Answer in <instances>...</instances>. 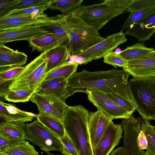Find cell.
Instances as JSON below:
<instances>
[{
    "instance_id": "cell-1",
    "label": "cell",
    "mask_w": 155,
    "mask_h": 155,
    "mask_svg": "<svg viewBox=\"0 0 155 155\" xmlns=\"http://www.w3.org/2000/svg\"><path fill=\"white\" fill-rule=\"evenodd\" d=\"M129 73L123 69L90 71L84 69L76 72L68 80L62 100L65 101L75 92L90 91L115 94L131 100L127 89Z\"/></svg>"
},
{
    "instance_id": "cell-29",
    "label": "cell",
    "mask_w": 155,
    "mask_h": 155,
    "mask_svg": "<svg viewBox=\"0 0 155 155\" xmlns=\"http://www.w3.org/2000/svg\"><path fill=\"white\" fill-rule=\"evenodd\" d=\"M50 0H17L11 5L0 10V18L13 11L48 3Z\"/></svg>"
},
{
    "instance_id": "cell-37",
    "label": "cell",
    "mask_w": 155,
    "mask_h": 155,
    "mask_svg": "<svg viewBox=\"0 0 155 155\" xmlns=\"http://www.w3.org/2000/svg\"><path fill=\"white\" fill-rule=\"evenodd\" d=\"M25 66L9 67L0 68V78L14 80L24 70Z\"/></svg>"
},
{
    "instance_id": "cell-23",
    "label": "cell",
    "mask_w": 155,
    "mask_h": 155,
    "mask_svg": "<svg viewBox=\"0 0 155 155\" xmlns=\"http://www.w3.org/2000/svg\"><path fill=\"white\" fill-rule=\"evenodd\" d=\"M25 124L13 122L0 124V135L12 140H26Z\"/></svg>"
},
{
    "instance_id": "cell-9",
    "label": "cell",
    "mask_w": 155,
    "mask_h": 155,
    "mask_svg": "<svg viewBox=\"0 0 155 155\" xmlns=\"http://www.w3.org/2000/svg\"><path fill=\"white\" fill-rule=\"evenodd\" d=\"M127 40L125 34L120 31L107 36L101 41L76 55L84 58L90 62L104 57Z\"/></svg>"
},
{
    "instance_id": "cell-15",
    "label": "cell",
    "mask_w": 155,
    "mask_h": 155,
    "mask_svg": "<svg viewBox=\"0 0 155 155\" xmlns=\"http://www.w3.org/2000/svg\"><path fill=\"white\" fill-rule=\"evenodd\" d=\"M111 121L99 109L90 113L88 127L92 149L97 146Z\"/></svg>"
},
{
    "instance_id": "cell-43",
    "label": "cell",
    "mask_w": 155,
    "mask_h": 155,
    "mask_svg": "<svg viewBox=\"0 0 155 155\" xmlns=\"http://www.w3.org/2000/svg\"><path fill=\"white\" fill-rule=\"evenodd\" d=\"M24 140L18 141L12 140L0 135V148H1L10 144L19 143Z\"/></svg>"
},
{
    "instance_id": "cell-34",
    "label": "cell",
    "mask_w": 155,
    "mask_h": 155,
    "mask_svg": "<svg viewBox=\"0 0 155 155\" xmlns=\"http://www.w3.org/2000/svg\"><path fill=\"white\" fill-rule=\"evenodd\" d=\"M49 2L45 4L33 6L22 10L10 12L3 17L17 15H42L45 14L44 12V11L49 8Z\"/></svg>"
},
{
    "instance_id": "cell-5",
    "label": "cell",
    "mask_w": 155,
    "mask_h": 155,
    "mask_svg": "<svg viewBox=\"0 0 155 155\" xmlns=\"http://www.w3.org/2000/svg\"><path fill=\"white\" fill-rule=\"evenodd\" d=\"M47 60L45 53L40 55L27 65L10 85V90H28L33 94L46 75Z\"/></svg>"
},
{
    "instance_id": "cell-3",
    "label": "cell",
    "mask_w": 155,
    "mask_h": 155,
    "mask_svg": "<svg viewBox=\"0 0 155 155\" xmlns=\"http://www.w3.org/2000/svg\"><path fill=\"white\" fill-rule=\"evenodd\" d=\"M90 113L83 106H68L62 120L66 134L79 155H94L88 127Z\"/></svg>"
},
{
    "instance_id": "cell-6",
    "label": "cell",
    "mask_w": 155,
    "mask_h": 155,
    "mask_svg": "<svg viewBox=\"0 0 155 155\" xmlns=\"http://www.w3.org/2000/svg\"><path fill=\"white\" fill-rule=\"evenodd\" d=\"M72 10L84 22L97 31L124 12L109 5L104 1L98 4L81 5Z\"/></svg>"
},
{
    "instance_id": "cell-26",
    "label": "cell",
    "mask_w": 155,
    "mask_h": 155,
    "mask_svg": "<svg viewBox=\"0 0 155 155\" xmlns=\"http://www.w3.org/2000/svg\"><path fill=\"white\" fill-rule=\"evenodd\" d=\"M37 119L44 126L59 138L66 134L64 128L62 121L47 114L39 112Z\"/></svg>"
},
{
    "instance_id": "cell-14",
    "label": "cell",
    "mask_w": 155,
    "mask_h": 155,
    "mask_svg": "<svg viewBox=\"0 0 155 155\" xmlns=\"http://www.w3.org/2000/svg\"><path fill=\"white\" fill-rule=\"evenodd\" d=\"M38 24L0 31V44L18 40H25L28 41L33 38L48 33L40 28Z\"/></svg>"
},
{
    "instance_id": "cell-21",
    "label": "cell",
    "mask_w": 155,
    "mask_h": 155,
    "mask_svg": "<svg viewBox=\"0 0 155 155\" xmlns=\"http://www.w3.org/2000/svg\"><path fill=\"white\" fill-rule=\"evenodd\" d=\"M32 50L45 53L61 45L57 36L52 33H48L33 38L28 41Z\"/></svg>"
},
{
    "instance_id": "cell-36",
    "label": "cell",
    "mask_w": 155,
    "mask_h": 155,
    "mask_svg": "<svg viewBox=\"0 0 155 155\" xmlns=\"http://www.w3.org/2000/svg\"><path fill=\"white\" fill-rule=\"evenodd\" d=\"M104 94L117 104L126 109L131 114L136 110L131 100L115 94Z\"/></svg>"
},
{
    "instance_id": "cell-10",
    "label": "cell",
    "mask_w": 155,
    "mask_h": 155,
    "mask_svg": "<svg viewBox=\"0 0 155 155\" xmlns=\"http://www.w3.org/2000/svg\"><path fill=\"white\" fill-rule=\"evenodd\" d=\"M86 94L88 100L93 105L112 120L127 118L132 115L102 92L93 91Z\"/></svg>"
},
{
    "instance_id": "cell-39",
    "label": "cell",
    "mask_w": 155,
    "mask_h": 155,
    "mask_svg": "<svg viewBox=\"0 0 155 155\" xmlns=\"http://www.w3.org/2000/svg\"><path fill=\"white\" fill-rule=\"evenodd\" d=\"M59 138L64 147L62 153L66 155H79L72 141L66 134Z\"/></svg>"
},
{
    "instance_id": "cell-32",
    "label": "cell",
    "mask_w": 155,
    "mask_h": 155,
    "mask_svg": "<svg viewBox=\"0 0 155 155\" xmlns=\"http://www.w3.org/2000/svg\"><path fill=\"white\" fill-rule=\"evenodd\" d=\"M155 12V4L144 9L130 12L123 24L121 31L128 29L132 24L147 17Z\"/></svg>"
},
{
    "instance_id": "cell-24",
    "label": "cell",
    "mask_w": 155,
    "mask_h": 155,
    "mask_svg": "<svg viewBox=\"0 0 155 155\" xmlns=\"http://www.w3.org/2000/svg\"><path fill=\"white\" fill-rule=\"evenodd\" d=\"M0 155H39L35 147L28 141H22L0 148Z\"/></svg>"
},
{
    "instance_id": "cell-8",
    "label": "cell",
    "mask_w": 155,
    "mask_h": 155,
    "mask_svg": "<svg viewBox=\"0 0 155 155\" xmlns=\"http://www.w3.org/2000/svg\"><path fill=\"white\" fill-rule=\"evenodd\" d=\"M143 122L142 117L135 118L131 115L122 120L121 125L124 132L123 155H146L144 150L139 148L137 141Z\"/></svg>"
},
{
    "instance_id": "cell-41",
    "label": "cell",
    "mask_w": 155,
    "mask_h": 155,
    "mask_svg": "<svg viewBox=\"0 0 155 155\" xmlns=\"http://www.w3.org/2000/svg\"><path fill=\"white\" fill-rule=\"evenodd\" d=\"M14 80H6L0 78V97L3 98L6 93L9 90L10 85Z\"/></svg>"
},
{
    "instance_id": "cell-7",
    "label": "cell",
    "mask_w": 155,
    "mask_h": 155,
    "mask_svg": "<svg viewBox=\"0 0 155 155\" xmlns=\"http://www.w3.org/2000/svg\"><path fill=\"white\" fill-rule=\"evenodd\" d=\"M27 140L38 147L47 154L57 151L62 153L64 147L59 138L37 119L25 124Z\"/></svg>"
},
{
    "instance_id": "cell-33",
    "label": "cell",
    "mask_w": 155,
    "mask_h": 155,
    "mask_svg": "<svg viewBox=\"0 0 155 155\" xmlns=\"http://www.w3.org/2000/svg\"><path fill=\"white\" fill-rule=\"evenodd\" d=\"M33 93L27 90H10L6 93L4 98L9 102H24L28 101Z\"/></svg>"
},
{
    "instance_id": "cell-42",
    "label": "cell",
    "mask_w": 155,
    "mask_h": 155,
    "mask_svg": "<svg viewBox=\"0 0 155 155\" xmlns=\"http://www.w3.org/2000/svg\"><path fill=\"white\" fill-rule=\"evenodd\" d=\"M137 141L139 148L141 150L147 149V141L146 136L141 129L139 132L137 137Z\"/></svg>"
},
{
    "instance_id": "cell-31",
    "label": "cell",
    "mask_w": 155,
    "mask_h": 155,
    "mask_svg": "<svg viewBox=\"0 0 155 155\" xmlns=\"http://www.w3.org/2000/svg\"><path fill=\"white\" fill-rule=\"evenodd\" d=\"M141 129L145 134L147 141L146 155H155V130L149 120L143 119Z\"/></svg>"
},
{
    "instance_id": "cell-47",
    "label": "cell",
    "mask_w": 155,
    "mask_h": 155,
    "mask_svg": "<svg viewBox=\"0 0 155 155\" xmlns=\"http://www.w3.org/2000/svg\"><path fill=\"white\" fill-rule=\"evenodd\" d=\"M47 155H66L65 154H64L62 153H61L60 154H54L52 153H47Z\"/></svg>"
},
{
    "instance_id": "cell-20",
    "label": "cell",
    "mask_w": 155,
    "mask_h": 155,
    "mask_svg": "<svg viewBox=\"0 0 155 155\" xmlns=\"http://www.w3.org/2000/svg\"><path fill=\"white\" fill-rule=\"evenodd\" d=\"M68 81V80L64 78L43 81L35 93L51 95L62 100L66 91Z\"/></svg>"
},
{
    "instance_id": "cell-17",
    "label": "cell",
    "mask_w": 155,
    "mask_h": 155,
    "mask_svg": "<svg viewBox=\"0 0 155 155\" xmlns=\"http://www.w3.org/2000/svg\"><path fill=\"white\" fill-rule=\"evenodd\" d=\"M155 33V12L131 25L124 34L145 41L150 39Z\"/></svg>"
},
{
    "instance_id": "cell-19",
    "label": "cell",
    "mask_w": 155,
    "mask_h": 155,
    "mask_svg": "<svg viewBox=\"0 0 155 155\" xmlns=\"http://www.w3.org/2000/svg\"><path fill=\"white\" fill-rule=\"evenodd\" d=\"M71 52L68 46L59 45L45 52L47 60L46 73L68 62Z\"/></svg>"
},
{
    "instance_id": "cell-27",
    "label": "cell",
    "mask_w": 155,
    "mask_h": 155,
    "mask_svg": "<svg viewBox=\"0 0 155 155\" xmlns=\"http://www.w3.org/2000/svg\"><path fill=\"white\" fill-rule=\"evenodd\" d=\"M78 64L68 61L49 72L44 81L64 78L67 80L76 72Z\"/></svg>"
},
{
    "instance_id": "cell-11",
    "label": "cell",
    "mask_w": 155,
    "mask_h": 155,
    "mask_svg": "<svg viewBox=\"0 0 155 155\" xmlns=\"http://www.w3.org/2000/svg\"><path fill=\"white\" fill-rule=\"evenodd\" d=\"M30 100L37 105L39 112L53 117L62 122L68 106L65 101L50 95L34 93Z\"/></svg>"
},
{
    "instance_id": "cell-16",
    "label": "cell",
    "mask_w": 155,
    "mask_h": 155,
    "mask_svg": "<svg viewBox=\"0 0 155 155\" xmlns=\"http://www.w3.org/2000/svg\"><path fill=\"white\" fill-rule=\"evenodd\" d=\"M37 114L18 109L15 105L0 101V124L31 121Z\"/></svg>"
},
{
    "instance_id": "cell-40",
    "label": "cell",
    "mask_w": 155,
    "mask_h": 155,
    "mask_svg": "<svg viewBox=\"0 0 155 155\" xmlns=\"http://www.w3.org/2000/svg\"><path fill=\"white\" fill-rule=\"evenodd\" d=\"M104 1L109 5L125 12L128 9L132 0H105Z\"/></svg>"
},
{
    "instance_id": "cell-45",
    "label": "cell",
    "mask_w": 155,
    "mask_h": 155,
    "mask_svg": "<svg viewBox=\"0 0 155 155\" xmlns=\"http://www.w3.org/2000/svg\"><path fill=\"white\" fill-rule=\"evenodd\" d=\"M17 0H1L0 1V10L11 5Z\"/></svg>"
},
{
    "instance_id": "cell-28",
    "label": "cell",
    "mask_w": 155,
    "mask_h": 155,
    "mask_svg": "<svg viewBox=\"0 0 155 155\" xmlns=\"http://www.w3.org/2000/svg\"><path fill=\"white\" fill-rule=\"evenodd\" d=\"M154 50L153 48L146 47L143 43L138 42L127 47L120 54L128 61L137 58Z\"/></svg>"
},
{
    "instance_id": "cell-25",
    "label": "cell",
    "mask_w": 155,
    "mask_h": 155,
    "mask_svg": "<svg viewBox=\"0 0 155 155\" xmlns=\"http://www.w3.org/2000/svg\"><path fill=\"white\" fill-rule=\"evenodd\" d=\"M27 58L25 53L12 49L8 51L0 53V68L21 66L26 64Z\"/></svg>"
},
{
    "instance_id": "cell-38",
    "label": "cell",
    "mask_w": 155,
    "mask_h": 155,
    "mask_svg": "<svg viewBox=\"0 0 155 155\" xmlns=\"http://www.w3.org/2000/svg\"><path fill=\"white\" fill-rule=\"evenodd\" d=\"M155 4V0H132L127 11L130 12L140 11Z\"/></svg>"
},
{
    "instance_id": "cell-4",
    "label": "cell",
    "mask_w": 155,
    "mask_h": 155,
    "mask_svg": "<svg viewBox=\"0 0 155 155\" xmlns=\"http://www.w3.org/2000/svg\"><path fill=\"white\" fill-rule=\"evenodd\" d=\"M127 89L141 117L149 120H155V77H133L128 83Z\"/></svg>"
},
{
    "instance_id": "cell-48",
    "label": "cell",
    "mask_w": 155,
    "mask_h": 155,
    "mask_svg": "<svg viewBox=\"0 0 155 155\" xmlns=\"http://www.w3.org/2000/svg\"><path fill=\"white\" fill-rule=\"evenodd\" d=\"M153 127L155 129V126H153Z\"/></svg>"
},
{
    "instance_id": "cell-13",
    "label": "cell",
    "mask_w": 155,
    "mask_h": 155,
    "mask_svg": "<svg viewBox=\"0 0 155 155\" xmlns=\"http://www.w3.org/2000/svg\"><path fill=\"white\" fill-rule=\"evenodd\" d=\"M123 69L133 77H155V50L128 61L127 67Z\"/></svg>"
},
{
    "instance_id": "cell-2",
    "label": "cell",
    "mask_w": 155,
    "mask_h": 155,
    "mask_svg": "<svg viewBox=\"0 0 155 155\" xmlns=\"http://www.w3.org/2000/svg\"><path fill=\"white\" fill-rule=\"evenodd\" d=\"M56 16L68 36L67 46L72 56L84 52L104 38L98 31L76 15L73 10Z\"/></svg>"
},
{
    "instance_id": "cell-18",
    "label": "cell",
    "mask_w": 155,
    "mask_h": 155,
    "mask_svg": "<svg viewBox=\"0 0 155 155\" xmlns=\"http://www.w3.org/2000/svg\"><path fill=\"white\" fill-rule=\"evenodd\" d=\"M45 14L38 15H17L0 18V31L27 25L37 24L46 21Z\"/></svg>"
},
{
    "instance_id": "cell-30",
    "label": "cell",
    "mask_w": 155,
    "mask_h": 155,
    "mask_svg": "<svg viewBox=\"0 0 155 155\" xmlns=\"http://www.w3.org/2000/svg\"><path fill=\"white\" fill-rule=\"evenodd\" d=\"M83 0H50L49 8L68 13L81 5Z\"/></svg>"
},
{
    "instance_id": "cell-22",
    "label": "cell",
    "mask_w": 155,
    "mask_h": 155,
    "mask_svg": "<svg viewBox=\"0 0 155 155\" xmlns=\"http://www.w3.org/2000/svg\"><path fill=\"white\" fill-rule=\"evenodd\" d=\"M39 27L48 33L55 35L61 45H67L69 38L56 16L48 17L47 20L38 24Z\"/></svg>"
},
{
    "instance_id": "cell-35",
    "label": "cell",
    "mask_w": 155,
    "mask_h": 155,
    "mask_svg": "<svg viewBox=\"0 0 155 155\" xmlns=\"http://www.w3.org/2000/svg\"><path fill=\"white\" fill-rule=\"evenodd\" d=\"M104 61L106 64L111 65L115 68L117 67L125 68L127 61L119 53L112 51L104 57Z\"/></svg>"
},
{
    "instance_id": "cell-46",
    "label": "cell",
    "mask_w": 155,
    "mask_h": 155,
    "mask_svg": "<svg viewBox=\"0 0 155 155\" xmlns=\"http://www.w3.org/2000/svg\"><path fill=\"white\" fill-rule=\"evenodd\" d=\"M110 155H123V147H120L114 150Z\"/></svg>"
},
{
    "instance_id": "cell-12",
    "label": "cell",
    "mask_w": 155,
    "mask_h": 155,
    "mask_svg": "<svg viewBox=\"0 0 155 155\" xmlns=\"http://www.w3.org/2000/svg\"><path fill=\"white\" fill-rule=\"evenodd\" d=\"M124 130L120 124L111 121L96 147L92 149L94 155H109L119 143Z\"/></svg>"
},
{
    "instance_id": "cell-44",
    "label": "cell",
    "mask_w": 155,
    "mask_h": 155,
    "mask_svg": "<svg viewBox=\"0 0 155 155\" xmlns=\"http://www.w3.org/2000/svg\"><path fill=\"white\" fill-rule=\"evenodd\" d=\"M73 57H70L73 59V61L72 63L79 64H85L89 62V61L84 58L78 56L76 55H72Z\"/></svg>"
}]
</instances>
